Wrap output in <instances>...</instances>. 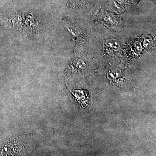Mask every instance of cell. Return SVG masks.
<instances>
[{
  "label": "cell",
  "mask_w": 156,
  "mask_h": 156,
  "mask_svg": "<svg viewBox=\"0 0 156 156\" xmlns=\"http://www.w3.org/2000/svg\"><path fill=\"white\" fill-rule=\"evenodd\" d=\"M8 20L15 29L20 31H22L23 20L22 17L19 14L14 12L11 13L8 17Z\"/></svg>",
  "instance_id": "obj_1"
},
{
  "label": "cell",
  "mask_w": 156,
  "mask_h": 156,
  "mask_svg": "<svg viewBox=\"0 0 156 156\" xmlns=\"http://www.w3.org/2000/svg\"><path fill=\"white\" fill-rule=\"evenodd\" d=\"M25 23L28 26V28L33 31H37L40 28V26H39L38 21L37 20L35 19L33 16L29 15L27 17L25 20Z\"/></svg>",
  "instance_id": "obj_3"
},
{
  "label": "cell",
  "mask_w": 156,
  "mask_h": 156,
  "mask_svg": "<svg viewBox=\"0 0 156 156\" xmlns=\"http://www.w3.org/2000/svg\"><path fill=\"white\" fill-rule=\"evenodd\" d=\"M65 22H64L65 25L72 36L74 39H77L76 40L80 38L82 35V33L80 30L77 27L74 25L73 23H69L68 21H65Z\"/></svg>",
  "instance_id": "obj_2"
},
{
  "label": "cell",
  "mask_w": 156,
  "mask_h": 156,
  "mask_svg": "<svg viewBox=\"0 0 156 156\" xmlns=\"http://www.w3.org/2000/svg\"><path fill=\"white\" fill-rule=\"evenodd\" d=\"M69 4L74 8L85 7L88 4V0H68Z\"/></svg>",
  "instance_id": "obj_4"
},
{
  "label": "cell",
  "mask_w": 156,
  "mask_h": 156,
  "mask_svg": "<svg viewBox=\"0 0 156 156\" xmlns=\"http://www.w3.org/2000/svg\"><path fill=\"white\" fill-rule=\"evenodd\" d=\"M119 42L115 40H108L106 42V44L108 47L112 48V49L117 50L119 47Z\"/></svg>",
  "instance_id": "obj_5"
}]
</instances>
